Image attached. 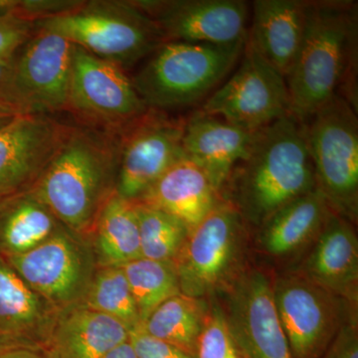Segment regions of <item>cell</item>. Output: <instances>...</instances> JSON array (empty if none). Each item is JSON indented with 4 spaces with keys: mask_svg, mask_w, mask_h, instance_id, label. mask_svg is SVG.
Returning <instances> with one entry per match:
<instances>
[{
    "mask_svg": "<svg viewBox=\"0 0 358 358\" xmlns=\"http://www.w3.org/2000/svg\"><path fill=\"white\" fill-rule=\"evenodd\" d=\"M357 4L310 1L307 25L286 82L292 114L308 119L334 96L357 110Z\"/></svg>",
    "mask_w": 358,
    "mask_h": 358,
    "instance_id": "1",
    "label": "cell"
},
{
    "mask_svg": "<svg viewBox=\"0 0 358 358\" xmlns=\"http://www.w3.org/2000/svg\"><path fill=\"white\" fill-rule=\"evenodd\" d=\"M120 138L71 127L32 189L65 228L87 238L115 192Z\"/></svg>",
    "mask_w": 358,
    "mask_h": 358,
    "instance_id": "2",
    "label": "cell"
},
{
    "mask_svg": "<svg viewBox=\"0 0 358 358\" xmlns=\"http://www.w3.org/2000/svg\"><path fill=\"white\" fill-rule=\"evenodd\" d=\"M233 185L243 217L264 223L275 212L315 189L307 122L293 114L259 129L248 155L233 169Z\"/></svg>",
    "mask_w": 358,
    "mask_h": 358,
    "instance_id": "3",
    "label": "cell"
},
{
    "mask_svg": "<svg viewBox=\"0 0 358 358\" xmlns=\"http://www.w3.org/2000/svg\"><path fill=\"white\" fill-rule=\"evenodd\" d=\"M246 40L231 45L166 42L131 81L148 109L194 105L210 96L233 70Z\"/></svg>",
    "mask_w": 358,
    "mask_h": 358,
    "instance_id": "4",
    "label": "cell"
},
{
    "mask_svg": "<svg viewBox=\"0 0 358 358\" xmlns=\"http://www.w3.org/2000/svg\"><path fill=\"white\" fill-rule=\"evenodd\" d=\"M96 57L124 69L166 40L159 24L134 1H81L67 13L35 23Z\"/></svg>",
    "mask_w": 358,
    "mask_h": 358,
    "instance_id": "5",
    "label": "cell"
},
{
    "mask_svg": "<svg viewBox=\"0 0 358 358\" xmlns=\"http://www.w3.org/2000/svg\"><path fill=\"white\" fill-rule=\"evenodd\" d=\"M357 110L338 95L306 122L315 189L331 211L345 219L357 215Z\"/></svg>",
    "mask_w": 358,
    "mask_h": 358,
    "instance_id": "6",
    "label": "cell"
},
{
    "mask_svg": "<svg viewBox=\"0 0 358 358\" xmlns=\"http://www.w3.org/2000/svg\"><path fill=\"white\" fill-rule=\"evenodd\" d=\"M74 44L37 28L16 53L6 103L18 114L67 110Z\"/></svg>",
    "mask_w": 358,
    "mask_h": 358,
    "instance_id": "7",
    "label": "cell"
},
{
    "mask_svg": "<svg viewBox=\"0 0 358 358\" xmlns=\"http://www.w3.org/2000/svg\"><path fill=\"white\" fill-rule=\"evenodd\" d=\"M243 55L236 72L208 96L199 112L256 131L292 114L291 101L286 78L247 42Z\"/></svg>",
    "mask_w": 358,
    "mask_h": 358,
    "instance_id": "8",
    "label": "cell"
},
{
    "mask_svg": "<svg viewBox=\"0 0 358 358\" xmlns=\"http://www.w3.org/2000/svg\"><path fill=\"white\" fill-rule=\"evenodd\" d=\"M6 260L59 310L82 303L96 268L87 238L65 227L30 251Z\"/></svg>",
    "mask_w": 358,
    "mask_h": 358,
    "instance_id": "9",
    "label": "cell"
},
{
    "mask_svg": "<svg viewBox=\"0 0 358 358\" xmlns=\"http://www.w3.org/2000/svg\"><path fill=\"white\" fill-rule=\"evenodd\" d=\"M148 110L122 67L74 45L67 110L91 128L114 131Z\"/></svg>",
    "mask_w": 358,
    "mask_h": 358,
    "instance_id": "10",
    "label": "cell"
},
{
    "mask_svg": "<svg viewBox=\"0 0 358 358\" xmlns=\"http://www.w3.org/2000/svg\"><path fill=\"white\" fill-rule=\"evenodd\" d=\"M242 215L220 200L192 230L173 262L181 294L202 299L231 278L239 255Z\"/></svg>",
    "mask_w": 358,
    "mask_h": 358,
    "instance_id": "11",
    "label": "cell"
},
{
    "mask_svg": "<svg viewBox=\"0 0 358 358\" xmlns=\"http://www.w3.org/2000/svg\"><path fill=\"white\" fill-rule=\"evenodd\" d=\"M185 122L171 119L159 110L148 109L121 131L115 181L117 195L136 201L169 167L185 157Z\"/></svg>",
    "mask_w": 358,
    "mask_h": 358,
    "instance_id": "12",
    "label": "cell"
},
{
    "mask_svg": "<svg viewBox=\"0 0 358 358\" xmlns=\"http://www.w3.org/2000/svg\"><path fill=\"white\" fill-rule=\"evenodd\" d=\"M275 310L293 358H320L341 331L338 296L303 275L273 286Z\"/></svg>",
    "mask_w": 358,
    "mask_h": 358,
    "instance_id": "13",
    "label": "cell"
},
{
    "mask_svg": "<svg viewBox=\"0 0 358 358\" xmlns=\"http://www.w3.org/2000/svg\"><path fill=\"white\" fill-rule=\"evenodd\" d=\"M134 2L159 24L166 42L231 45L247 39L248 4L242 0Z\"/></svg>",
    "mask_w": 358,
    "mask_h": 358,
    "instance_id": "14",
    "label": "cell"
},
{
    "mask_svg": "<svg viewBox=\"0 0 358 358\" xmlns=\"http://www.w3.org/2000/svg\"><path fill=\"white\" fill-rule=\"evenodd\" d=\"M226 317L242 358H293L275 310L273 286L263 273L255 271L238 280Z\"/></svg>",
    "mask_w": 358,
    "mask_h": 358,
    "instance_id": "15",
    "label": "cell"
},
{
    "mask_svg": "<svg viewBox=\"0 0 358 358\" xmlns=\"http://www.w3.org/2000/svg\"><path fill=\"white\" fill-rule=\"evenodd\" d=\"M68 128L36 114L17 115L0 128V199L34 186Z\"/></svg>",
    "mask_w": 358,
    "mask_h": 358,
    "instance_id": "16",
    "label": "cell"
},
{
    "mask_svg": "<svg viewBox=\"0 0 358 358\" xmlns=\"http://www.w3.org/2000/svg\"><path fill=\"white\" fill-rule=\"evenodd\" d=\"M60 310L0 257V350H46Z\"/></svg>",
    "mask_w": 358,
    "mask_h": 358,
    "instance_id": "17",
    "label": "cell"
},
{
    "mask_svg": "<svg viewBox=\"0 0 358 358\" xmlns=\"http://www.w3.org/2000/svg\"><path fill=\"white\" fill-rule=\"evenodd\" d=\"M254 134L197 112L185 122L183 154L203 169L220 193L234 167L248 155Z\"/></svg>",
    "mask_w": 358,
    "mask_h": 358,
    "instance_id": "18",
    "label": "cell"
},
{
    "mask_svg": "<svg viewBox=\"0 0 358 358\" xmlns=\"http://www.w3.org/2000/svg\"><path fill=\"white\" fill-rule=\"evenodd\" d=\"M310 1L256 0L247 44L285 78L300 50Z\"/></svg>",
    "mask_w": 358,
    "mask_h": 358,
    "instance_id": "19",
    "label": "cell"
},
{
    "mask_svg": "<svg viewBox=\"0 0 358 358\" xmlns=\"http://www.w3.org/2000/svg\"><path fill=\"white\" fill-rule=\"evenodd\" d=\"M303 275L334 296L357 298L358 242L345 218L329 211Z\"/></svg>",
    "mask_w": 358,
    "mask_h": 358,
    "instance_id": "20",
    "label": "cell"
},
{
    "mask_svg": "<svg viewBox=\"0 0 358 358\" xmlns=\"http://www.w3.org/2000/svg\"><path fill=\"white\" fill-rule=\"evenodd\" d=\"M136 201L166 212L190 231L220 199L218 190L203 169L185 157L169 167Z\"/></svg>",
    "mask_w": 358,
    "mask_h": 358,
    "instance_id": "21",
    "label": "cell"
},
{
    "mask_svg": "<svg viewBox=\"0 0 358 358\" xmlns=\"http://www.w3.org/2000/svg\"><path fill=\"white\" fill-rule=\"evenodd\" d=\"M129 336L117 320L76 305L60 310L45 353L50 358H103Z\"/></svg>",
    "mask_w": 358,
    "mask_h": 358,
    "instance_id": "22",
    "label": "cell"
},
{
    "mask_svg": "<svg viewBox=\"0 0 358 358\" xmlns=\"http://www.w3.org/2000/svg\"><path fill=\"white\" fill-rule=\"evenodd\" d=\"M64 227L32 188L0 199V257L21 255Z\"/></svg>",
    "mask_w": 358,
    "mask_h": 358,
    "instance_id": "23",
    "label": "cell"
},
{
    "mask_svg": "<svg viewBox=\"0 0 358 358\" xmlns=\"http://www.w3.org/2000/svg\"><path fill=\"white\" fill-rule=\"evenodd\" d=\"M96 266H117L141 258L140 229L134 201L115 192L103 205L90 232Z\"/></svg>",
    "mask_w": 358,
    "mask_h": 358,
    "instance_id": "24",
    "label": "cell"
},
{
    "mask_svg": "<svg viewBox=\"0 0 358 358\" xmlns=\"http://www.w3.org/2000/svg\"><path fill=\"white\" fill-rule=\"evenodd\" d=\"M329 211L319 190L294 199L264 222V248L273 256L288 255L319 234Z\"/></svg>",
    "mask_w": 358,
    "mask_h": 358,
    "instance_id": "25",
    "label": "cell"
},
{
    "mask_svg": "<svg viewBox=\"0 0 358 358\" xmlns=\"http://www.w3.org/2000/svg\"><path fill=\"white\" fill-rule=\"evenodd\" d=\"M208 308L202 299L180 293L155 308L141 327L148 336L195 357Z\"/></svg>",
    "mask_w": 358,
    "mask_h": 358,
    "instance_id": "26",
    "label": "cell"
},
{
    "mask_svg": "<svg viewBox=\"0 0 358 358\" xmlns=\"http://www.w3.org/2000/svg\"><path fill=\"white\" fill-rule=\"evenodd\" d=\"M80 305L109 315L129 331L141 326L138 308L122 267L96 266Z\"/></svg>",
    "mask_w": 358,
    "mask_h": 358,
    "instance_id": "27",
    "label": "cell"
},
{
    "mask_svg": "<svg viewBox=\"0 0 358 358\" xmlns=\"http://www.w3.org/2000/svg\"><path fill=\"white\" fill-rule=\"evenodd\" d=\"M138 308L141 324L155 308L180 294L173 263L141 258L122 266Z\"/></svg>",
    "mask_w": 358,
    "mask_h": 358,
    "instance_id": "28",
    "label": "cell"
},
{
    "mask_svg": "<svg viewBox=\"0 0 358 358\" xmlns=\"http://www.w3.org/2000/svg\"><path fill=\"white\" fill-rule=\"evenodd\" d=\"M134 203L140 229L141 257L173 264L189 230L181 221L166 212L141 202Z\"/></svg>",
    "mask_w": 358,
    "mask_h": 358,
    "instance_id": "29",
    "label": "cell"
},
{
    "mask_svg": "<svg viewBox=\"0 0 358 358\" xmlns=\"http://www.w3.org/2000/svg\"><path fill=\"white\" fill-rule=\"evenodd\" d=\"M196 358H239L226 313L220 308H208L197 343Z\"/></svg>",
    "mask_w": 358,
    "mask_h": 358,
    "instance_id": "30",
    "label": "cell"
},
{
    "mask_svg": "<svg viewBox=\"0 0 358 358\" xmlns=\"http://www.w3.org/2000/svg\"><path fill=\"white\" fill-rule=\"evenodd\" d=\"M6 2L0 0V58L14 55L33 35L34 23L6 13Z\"/></svg>",
    "mask_w": 358,
    "mask_h": 358,
    "instance_id": "31",
    "label": "cell"
},
{
    "mask_svg": "<svg viewBox=\"0 0 358 358\" xmlns=\"http://www.w3.org/2000/svg\"><path fill=\"white\" fill-rule=\"evenodd\" d=\"M129 341L138 358H196L176 346L148 336L141 327L129 331Z\"/></svg>",
    "mask_w": 358,
    "mask_h": 358,
    "instance_id": "32",
    "label": "cell"
},
{
    "mask_svg": "<svg viewBox=\"0 0 358 358\" xmlns=\"http://www.w3.org/2000/svg\"><path fill=\"white\" fill-rule=\"evenodd\" d=\"M320 358H358L357 326L345 324Z\"/></svg>",
    "mask_w": 358,
    "mask_h": 358,
    "instance_id": "33",
    "label": "cell"
},
{
    "mask_svg": "<svg viewBox=\"0 0 358 358\" xmlns=\"http://www.w3.org/2000/svg\"><path fill=\"white\" fill-rule=\"evenodd\" d=\"M15 55L16 54H14V55L0 58V103L7 106V107H9V106L7 105L6 101V92L7 88H8L9 81H10Z\"/></svg>",
    "mask_w": 358,
    "mask_h": 358,
    "instance_id": "34",
    "label": "cell"
},
{
    "mask_svg": "<svg viewBox=\"0 0 358 358\" xmlns=\"http://www.w3.org/2000/svg\"><path fill=\"white\" fill-rule=\"evenodd\" d=\"M0 358H50L44 352L26 348H6L0 350Z\"/></svg>",
    "mask_w": 358,
    "mask_h": 358,
    "instance_id": "35",
    "label": "cell"
},
{
    "mask_svg": "<svg viewBox=\"0 0 358 358\" xmlns=\"http://www.w3.org/2000/svg\"><path fill=\"white\" fill-rule=\"evenodd\" d=\"M103 358H138L129 341L117 346Z\"/></svg>",
    "mask_w": 358,
    "mask_h": 358,
    "instance_id": "36",
    "label": "cell"
},
{
    "mask_svg": "<svg viewBox=\"0 0 358 358\" xmlns=\"http://www.w3.org/2000/svg\"><path fill=\"white\" fill-rule=\"evenodd\" d=\"M17 115L21 114H18V113H16L15 110L11 109V108L0 103V128L3 127L4 124H6L7 122H10L11 120Z\"/></svg>",
    "mask_w": 358,
    "mask_h": 358,
    "instance_id": "37",
    "label": "cell"
},
{
    "mask_svg": "<svg viewBox=\"0 0 358 358\" xmlns=\"http://www.w3.org/2000/svg\"><path fill=\"white\" fill-rule=\"evenodd\" d=\"M239 358H242L241 357H240Z\"/></svg>",
    "mask_w": 358,
    "mask_h": 358,
    "instance_id": "38",
    "label": "cell"
}]
</instances>
